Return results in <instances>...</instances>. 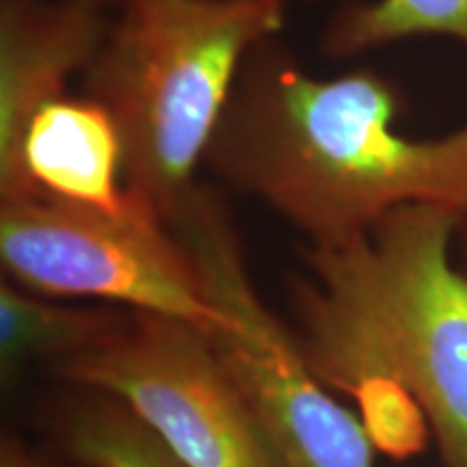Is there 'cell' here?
Listing matches in <instances>:
<instances>
[{"instance_id":"obj_1","label":"cell","mask_w":467,"mask_h":467,"mask_svg":"<svg viewBox=\"0 0 467 467\" xmlns=\"http://www.w3.org/2000/svg\"><path fill=\"white\" fill-rule=\"evenodd\" d=\"M402 96L375 69L317 78L266 39L238 76L203 167L329 243L405 206L467 214V124L435 139L396 130Z\"/></svg>"},{"instance_id":"obj_2","label":"cell","mask_w":467,"mask_h":467,"mask_svg":"<svg viewBox=\"0 0 467 467\" xmlns=\"http://www.w3.org/2000/svg\"><path fill=\"white\" fill-rule=\"evenodd\" d=\"M463 221L440 206L392 210L368 230L307 243L292 306L325 388L396 389L422 409L443 467H467V273Z\"/></svg>"},{"instance_id":"obj_3","label":"cell","mask_w":467,"mask_h":467,"mask_svg":"<svg viewBox=\"0 0 467 467\" xmlns=\"http://www.w3.org/2000/svg\"><path fill=\"white\" fill-rule=\"evenodd\" d=\"M285 0H121L83 96L124 143L126 189L169 225L197 186L251 52L277 37Z\"/></svg>"},{"instance_id":"obj_4","label":"cell","mask_w":467,"mask_h":467,"mask_svg":"<svg viewBox=\"0 0 467 467\" xmlns=\"http://www.w3.org/2000/svg\"><path fill=\"white\" fill-rule=\"evenodd\" d=\"M169 227L189 251L203 296L219 312L203 334L284 467H375L377 448L358 413L327 392L296 334L255 290L219 192L197 182Z\"/></svg>"},{"instance_id":"obj_5","label":"cell","mask_w":467,"mask_h":467,"mask_svg":"<svg viewBox=\"0 0 467 467\" xmlns=\"http://www.w3.org/2000/svg\"><path fill=\"white\" fill-rule=\"evenodd\" d=\"M0 262L9 282L50 299H96L208 331L219 312L189 251L143 206L128 214L55 200L0 202Z\"/></svg>"},{"instance_id":"obj_6","label":"cell","mask_w":467,"mask_h":467,"mask_svg":"<svg viewBox=\"0 0 467 467\" xmlns=\"http://www.w3.org/2000/svg\"><path fill=\"white\" fill-rule=\"evenodd\" d=\"M52 370L119 400L189 467H284L206 334L182 320L128 312L98 347Z\"/></svg>"},{"instance_id":"obj_7","label":"cell","mask_w":467,"mask_h":467,"mask_svg":"<svg viewBox=\"0 0 467 467\" xmlns=\"http://www.w3.org/2000/svg\"><path fill=\"white\" fill-rule=\"evenodd\" d=\"M107 0H0V200L20 189V150L46 104L67 96L107 37Z\"/></svg>"},{"instance_id":"obj_8","label":"cell","mask_w":467,"mask_h":467,"mask_svg":"<svg viewBox=\"0 0 467 467\" xmlns=\"http://www.w3.org/2000/svg\"><path fill=\"white\" fill-rule=\"evenodd\" d=\"M25 200L66 202L109 214L141 206L126 189L124 143L102 104L67 93L33 117L20 150V189L11 202Z\"/></svg>"},{"instance_id":"obj_9","label":"cell","mask_w":467,"mask_h":467,"mask_svg":"<svg viewBox=\"0 0 467 467\" xmlns=\"http://www.w3.org/2000/svg\"><path fill=\"white\" fill-rule=\"evenodd\" d=\"M128 309L76 307L0 282V370L11 383L33 364H52L83 355L124 323Z\"/></svg>"},{"instance_id":"obj_10","label":"cell","mask_w":467,"mask_h":467,"mask_svg":"<svg viewBox=\"0 0 467 467\" xmlns=\"http://www.w3.org/2000/svg\"><path fill=\"white\" fill-rule=\"evenodd\" d=\"M413 37H451L467 48V0H359L337 9L320 48L334 58Z\"/></svg>"},{"instance_id":"obj_11","label":"cell","mask_w":467,"mask_h":467,"mask_svg":"<svg viewBox=\"0 0 467 467\" xmlns=\"http://www.w3.org/2000/svg\"><path fill=\"white\" fill-rule=\"evenodd\" d=\"M66 437L76 461L89 467H189L130 409L93 394L69 413Z\"/></svg>"},{"instance_id":"obj_12","label":"cell","mask_w":467,"mask_h":467,"mask_svg":"<svg viewBox=\"0 0 467 467\" xmlns=\"http://www.w3.org/2000/svg\"><path fill=\"white\" fill-rule=\"evenodd\" d=\"M0 467H89L74 459L72 465L58 463V461L46 457L44 452L33 451L31 446L22 443L16 437H5L0 446Z\"/></svg>"},{"instance_id":"obj_13","label":"cell","mask_w":467,"mask_h":467,"mask_svg":"<svg viewBox=\"0 0 467 467\" xmlns=\"http://www.w3.org/2000/svg\"><path fill=\"white\" fill-rule=\"evenodd\" d=\"M459 238H461V255H463V271L467 273V214L459 223Z\"/></svg>"},{"instance_id":"obj_14","label":"cell","mask_w":467,"mask_h":467,"mask_svg":"<svg viewBox=\"0 0 467 467\" xmlns=\"http://www.w3.org/2000/svg\"><path fill=\"white\" fill-rule=\"evenodd\" d=\"M107 3H109V5H113V7H117V5H119L121 0H107Z\"/></svg>"}]
</instances>
